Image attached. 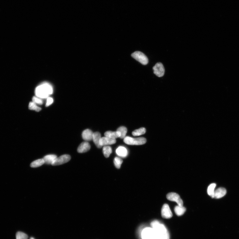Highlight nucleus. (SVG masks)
<instances>
[{"mask_svg": "<svg viewBox=\"0 0 239 239\" xmlns=\"http://www.w3.org/2000/svg\"><path fill=\"white\" fill-rule=\"evenodd\" d=\"M151 226L159 239H169L170 235L167 228L164 224L157 221L152 222Z\"/></svg>", "mask_w": 239, "mask_h": 239, "instance_id": "f257e3e1", "label": "nucleus"}, {"mask_svg": "<svg viewBox=\"0 0 239 239\" xmlns=\"http://www.w3.org/2000/svg\"><path fill=\"white\" fill-rule=\"evenodd\" d=\"M52 86L48 83H44L38 86L35 89V94L39 98H47L53 93Z\"/></svg>", "mask_w": 239, "mask_h": 239, "instance_id": "f03ea898", "label": "nucleus"}, {"mask_svg": "<svg viewBox=\"0 0 239 239\" xmlns=\"http://www.w3.org/2000/svg\"><path fill=\"white\" fill-rule=\"evenodd\" d=\"M124 142L129 145H140L145 144L147 142V140L143 137L133 138L126 136L124 139Z\"/></svg>", "mask_w": 239, "mask_h": 239, "instance_id": "7ed1b4c3", "label": "nucleus"}, {"mask_svg": "<svg viewBox=\"0 0 239 239\" xmlns=\"http://www.w3.org/2000/svg\"><path fill=\"white\" fill-rule=\"evenodd\" d=\"M131 56L143 65H145L148 63V58L143 53L140 51H136L132 53Z\"/></svg>", "mask_w": 239, "mask_h": 239, "instance_id": "20e7f679", "label": "nucleus"}, {"mask_svg": "<svg viewBox=\"0 0 239 239\" xmlns=\"http://www.w3.org/2000/svg\"><path fill=\"white\" fill-rule=\"evenodd\" d=\"M142 236L143 239H159L154 230L151 228H147L143 230Z\"/></svg>", "mask_w": 239, "mask_h": 239, "instance_id": "39448f33", "label": "nucleus"}, {"mask_svg": "<svg viewBox=\"0 0 239 239\" xmlns=\"http://www.w3.org/2000/svg\"><path fill=\"white\" fill-rule=\"evenodd\" d=\"M168 200L176 202L179 206H183V202L180 196L175 193H170L167 196Z\"/></svg>", "mask_w": 239, "mask_h": 239, "instance_id": "423d86ee", "label": "nucleus"}, {"mask_svg": "<svg viewBox=\"0 0 239 239\" xmlns=\"http://www.w3.org/2000/svg\"><path fill=\"white\" fill-rule=\"evenodd\" d=\"M154 74L159 77H162L164 75L165 69L164 66L161 63L156 64L153 67Z\"/></svg>", "mask_w": 239, "mask_h": 239, "instance_id": "0eeeda50", "label": "nucleus"}, {"mask_svg": "<svg viewBox=\"0 0 239 239\" xmlns=\"http://www.w3.org/2000/svg\"><path fill=\"white\" fill-rule=\"evenodd\" d=\"M71 159V156L67 154H64L57 157L52 165L57 166L69 162Z\"/></svg>", "mask_w": 239, "mask_h": 239, "instance_id": "6e6552de", "label": "nucleus"}, {"mask_svg": "<svg viewBox=\"0 0 239 239\" xmlns=\"http://www.w3.org/2000/svg\"><path fill=\"white\" fill-rule=\"evenodd\" d=\"M162 216L163 218L167 219L172 217V213L168 204H165L163 205L162 209Z\"/></svg>", "mask_w": 239, "mask_h": 239, "instance_id": "1a4fd4ad", "label": "nucleus"}, {"mask_svg": "<svg viewBox=\"0 0 239 239\" xmlns=\"http://www.w3.org/2000/svg\"><path fill=\"white\" fill-rule=\"evenodd\" d=\"M116 142V140L115 139L105 137H101L99 143L100 145L102 147L103 146L114 144Z\"/></svg>", "mask_w": 239, "mask_h": 239, "instance_id": "9d476101", "label": "nucleus"}, {"mask_svg": "<svg viewBox=\"0 0 239 239\" xmlns=\"http://www.w3.org/2000/svg\"><path fill=\"white\" fill-rule=\"evenodd\" d=\"M91 148V145L89 143L84 142L81 143L77 149L78 152L82 153L86 152L89 151Z\"/></svg>", "mask_w": 239, "mask_h": 239, "instance_id": "9b49d317", "label": "nucleus"}, {"mask_svg": "<svg viewBox=\"0 0 239 239\" xmlns=\"http://www.w3.org/2000/svg\"><path fill=\"white\" fill-rule=\"evenodd\" d=\"M226 190L224 188H220L215 191L213 198L220 199L226 195Z\"/></svg>", "mask_w": 239, "mask_h": 239, "instance_id": "f8f14e48", "label": "nucleus"}, {"mask_svg": "<svg viewBox=\"0 0 239 239\" xmlns=\"http://www.w3.org/2000/svg\"><path fill=\"white\" fill-rule=\"evenodd\" d=\"M93 134L91 130L89 129H86L83 132V138L86 141H91L93 140Z\"/></svg>", "mask_w": 239, "mask_h": 239, "instance_id": "ddd939ff", "label": "nucleus"}, {"mask_svg": "<svg viewBox=\"0 0 239 239\" xmlns=\"http://www.w3.org/2000/svg\"><path fill=\"white\" fill-rule=\"evenodd\" d=\"M101 134L99 132H96L94 133L93 136V140L98 148H101L102 147L100 145L99 142L101 138Z\"/></svg>", "mask_w": 239, "mask_h": 239, "instance_id": "4468645a", "label": "nucleus"}, {"mask_svg": "<svg viewBox=\"0 0 239 239\" xmlns=\"http://www.w3.org/2000/svg\"><path fill=\"white\" fill-rule=\"evenodd\" d=\"M57 157V156L54 154H50L45 156L43 159L45 164L52 165Z\"/></svg>", "mask_w": 239, "mask_h": 239, "instance_id": "2eb2a0df", "label": "nucleus"}, {"mask_svg": "<svg viewBox=\"0 0 239 239\" xmlns=\"http://www.w3.org/2000/svg\"><path fill=\"white\" fill-rule=\"evenodd\" d=\"M116 153L119 156L125 157L127 156L128 152L126 149L124 147H119L116 150Z\"/></svg>", "mask_w": 239, "mask_h": 239, "instance_id": "dca6fc26", "label": "nucleus"}, {"mask_svg": "<svg viewBox=\"0 0 239 239\" xmlns=\"http://www.w3.org/2000/svg\"><path fill=\"white\" fill-rule=\"evenodd\" d=\"M105 137L111 138L113 139H116L120 137L121 133L119 131L112 132L111 131H107L105 133Z\"/></svg>", "mask_w": 239, "mask_h": 239, "instance_id": "f3484780", "label": "nucleus"}, {"mask_svg": "<svg viewBox=\"0 0 239 239\" xmlns=\"http://www.w3.org/2000/svg\"><path fill=\"white\" fill-rule=\"evenodd\" d=\"M186 210V209L183 206L178 205L174 208V211L177 215L181 216L184 214Z\"/></svg>", "mask_w": 239, "mask_h": 239, "instance_id": "a211bd4d", "label": "nucleus"}, {"mask_svg": "<svg viewBox=\"0 0 239 239\" xmlns=\"http://www.w3.org/2000/svg\"><path fill=\"white\" fill-rule=\"evenodd\" d=\"M45 164L43 159H38L33 162L30 164V167L33 168L38 167Z\"/></svg>", "mask_w": 239, "mask_h": 239, "instance_id": "6ab92c4d", "label": "nucleus"}, {"mask_svg": "<svg viewBox=\"0 0 239 239\" xmlns=\"http://www.w3.org/2000/svg\"><path fill=\"white\" fill-rule=\"evenodd\" d=\"M112 149L109 146H104L103 148V153L106 158H108L112 153Z\"/></svg>", "mask_w": 239, "mask_h": 239, "instance_id": "aec40b11", "label": "nucleus"}, {"mask_svg": "<svg viewBox=\"0 0 239 239\" xmlns=\"http://www.w3.org/2000/svg\"><path fill=\"white\" fill-rule=\"evenodd\" d=\"M216 186V184L215 183H212L210 184L208 188L207 193L208 194L213 198V195H214Z\"/></svg>", "mask_w": 239, "mask_h": 239, "instance_id": "412c9836", "label": "nucleus"}, {"mask_svg": "<svg viewBox=\"0 0 239 239\" xmlns=\"http://www.w3.org/2000/svg\"><path fill=\"white\" fill-rule=\"evenodd\" d=\"M146 130L145 128H141L132 132V134L134 136H139L145 134Z\"/></svg>", "mask_w": 239, "mask_h": 239, "instance_id": "4be33fe9", "label": "nucleus"}, {"mask_svg": "<svg viewBox=\"0 0 239 239\" xmlns=\"http://www.w3.org/2000/svg\"><path fill=\"white\" fill-rule=\"evenodd\" d=\"M117 131H119L121 133V136L120 137V138L124 139L127 133V129L125 126H121L118 128Z\"/></svg>", "mask_w": 239, "mask_h": 239, "instance_id": "5701e85b", "label": "nucleus"}, {"mask_svg": "<svg viewBox=\"0 0 239 239\" xmlns=\"http://www.w3.org/2000/svg\"><path fill=\"white\" fill-rule=\"evenodd\" d=\"M29 108L31 110H35L37 112H39L41 110V108L37 106L36 104L33 102H30Z\"/></svg>", "mask_w": 239, "mask_h": 239, "instance_id": "b1692460", "label": "nucleus"}, {"mask_svg": "<svg viewBox=\"0 0 239 239\" xmlns=\"http://www.w3.org/2000/svg\"><path fill=\"white\" fill-rule=\"evenodd\" d=\"M114 162L115 167L118 169H119L122 164L123 161L119 157H115Z\"/></svg>", "mask_w": 239, "mask_h": 239, "instance_id": "393cba45", "label": "nucleus"}, {"mask_svg": "<svg viewBox=\"0 0 239 239\" xmlns=\"http://www.w3.org/2000/svg\"><path fill=\"white\" fill-rule=\"evenodd\" d=\"M28 236L23 232H18L16 233V239H28Z\"/></svg>", "mask_w": 239, "mask_h": 239, "instance_id": "a878e982", "label": "nucleus"}, {"mask_svg": "<svg viewBox=\"0 0 239 239\" xmlns=\"http://www.w3.org/2000/svg\"><path fill=\"white\" fill-rule=\"evenodd\" d=\"M33 102L36 104H38L39 105H42L43 104V101L40 98L34 96L32 98Z\"/></svg>", "mask_w": 239, "mask_h": 239, "instance_id": "bb28decb", "label": "nucleus"}, {"mask_svg": "<svg viewBox=\"0 0 239 239\" xmlns=\"http://www.w3.org/2000/svg\"><path fill=\"white\" fill-rule=\"evenodd\" d=\"M53 102V99L52 98L48 97L47 99L46 106L48 107L52 105Z\"/></svg>", "mask_w": 239, "mask_h": 239, "instance_id": "cd10ccee", "label": "nucleus"}, {"mask_svg": "<svg viewBox=\"0 0 239 239\" xmlns=\"http://www.w3.org/2000/svg\"><path fill=\"white\" fill-rule=\"evenodd\" d=\"M30 239H35L33 238H31Z\"/></svg>", "mask_w": 239, "mask_h": 239, "instance_id": "c85d7f7f", "label": "nucleus"}]
</instances>
